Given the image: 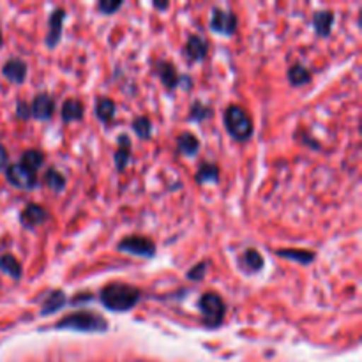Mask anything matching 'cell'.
Returning <instances> with one entry per match:
<instances>
[{
  "mask_svg": "<svg viewBox=\"0 0 362 362\" xmlns=\"http://www.w3.org/2000/svg\"><path fill=\"white\" fill-rule=\"evenodd\" d=\"M198 310H200L204 325L209 329H218L225 322L226 303L219 293L205 292L198 299Z\"/></svg>",
  "mask_w": 362,
  "mask_h": 362,
  "instance_id": "277c9868",
  "label": "cell"
},
{
  "mask_svg": "<svg viewBox=\"0 0 362 362\" xmlns=\"http://www.w3.org/2000/svg\"><path fill=\"white\" fill-rule=\"evenodd\" d=\"M152 6H154L156 9H159V11H166L170 7V4L168 2H154Z\"/></svg>",
  "mask_w": 362,
  "mask_h": 362,
  "instance_id": "1f68e13d",
  "label": "cell"
},
{
  "mask_svg": "<svg viewBox=\"0 0 362 362\" xmlns=\"http://www.w3.org/2000/svg\"><path fill=\"white\" fill-rule=\"evenodd\" d=\"M120 7H122L120 0H101V2H98V11H101L103 14H115Z\"/></svg>",
  "mask_w": 362,
  "mask_h": 362,
  "instance_id": "f546056e",
  "label": "cell"
},
{
  "mask_svg": "<svg viewBox=\"0 0 362 362\" xmlns=\"http://www.w3.org/2000/svg\"><path fill=\"white\" fill-rule=\"evenodd\" d=\"M66 293L62 292V290H52V292L48 293V296L42 299V304H41V317H48V315L55 313V311H60L64 306H66L67 299H66Z\"/></svg>",
  "mask_w": 362,
  "mask_h": 362,
  "instance_id": "e0dca14e",
  "label": "cell"
},
{
  "mask_svg": "<svg viewBox=\"0 0 362 362\" xmlns=\"http://www.w3.org/2000/svg\"><path fill=\"white\" fill-rule=\"evenodd\" d=\"M240 271H244L246 274H258V272L264 269V257L260 255V251L255 250V247H250V250L243 251V255L237 260Z\"/></svg>",
  "mask_w": 362,
  "mask_h": 362,
  "instance_id": "5bb4252c",
  "label": "cell"
},
{
  "mask_svg": "<svg viewBox=\"0 0 362 362\" xmlns=\"http://www.w3.org/2000/svg\"><path fill=\"white\" fill-rule=\"evenodd\" d=\"M131 127L140 140H148L152 136V122L148 117H136L131 122Z\"/></svg>",
  "mask_w": 362,
  "mask_h": 362,
  "instance_id": "83f0119b",
  "label": "cell"
},
{
  "mask_svg": "<svg viewBox=\"0 0 362 362\" xmlns=\"http://www.w3.org/2000/svg\"><path fill=\"white\" fill-rule=\"evenodd\" d=\"M2 45H4V37H2V32H0V48H2Z\"/></svg>",
  "mask_w": 362,
  "mask_h": 362,
  "instance_id": "d6a6232c",
  "label": "cell"
},
{
  "mask_svg": "<svg viewBox=\"0 0 362 362\" xmlns=\"http://www.w3.org/2000/svg\"><path fill=\"white\" fill-rule=\"evenodd\" d=\"M211 30L219 35H233L239 27V18L233 11L223 9V7H214L211 13V23H209Z\"/></svg>",
  "mask_w": 362,
  "mask_h": 362,
  "instance_id": "52a82bcc",
  "label": "cell"
},
{
  "mask_svg": "<svg viewBox=\"0 0 362 362\" xmlns=\"http://www.w3.org/2000/svg\"><path fill=\"white\" fill-rule=\"evenodd\" d=\"M276 255L281 258H286V260H292L296 264L300 265H310L313 264L317 255L313 251H306V250H279L276 251Z\"/></svg>",
  "mask_w": 362,
  "mask_h": 362,
  "instance_id": "cb8c5ba5",
  "label": "cell"
},
{
  "mask_svg": "<svg viewBox=\"0 0 362 362\" xmlns=\"http://www.w3.org/2000/svg\"><path fill=\"white\" fill-rule=\"evenodd\" d=\"M198 184H218L219 182V166L216 163H202L197 172Z\"/></svg>",
  "mask_w": 362,
  "mask_h": 362,
  "instance_id": "d4e9b609",
  "label": "cell"
},
{
  "mask_svg": "<svg viewBox=\"0 0 362 362\" xmlns=\"http://www.w3.org/2000/svg\"><path fill=\"white\" fill-rule=\"evenodd\" d=\"M20 165L23 166V168H27L28 172L35 173L37 170L42 168V165H45V154H42L41 151H37V148H28V151H25L23 154H21Z\"/></svg>",
  "mask_w": 362,
  "mask_h": 362,
  "instance_id": "7402d4cb",
  "label": "cell"
},
{
  "mask_svg": "<svg viewBox=\"0 0 362 362\" xmlns=\"http://www.w3.org/2000/svg\"><path fill=\"white\" fill-rule=\"evenodd\" d=\"M115 113H117V105L112 98H106V95H101L95 103V115L101 122L108 124L115 119Z\"/></svg>",
  "mask_w": 362,
  "mask_h": 362,
  "instance_id": "ffe728a7",
  "label": "cell"
},
{
  "mask_svg": "<svg viewBox=\"0 0 362 362\" xmlns=\"http://www.w3.org/2000/svg\"><path fill=\"white\" fill-rule=\"evenodd\" d=\"M6 177H7V180H9L11 186L18 187V189L32 191L37 187V175L32 172H28L27 168H23L20 163L7 166Z\"/></svg>",
  "mask_w": 362,
  "mask_h": 362,
  "instance_id": "ba28073f",
  "label": "cell"
},
{
  "mask_svg": "<svg viewBox=\"0 0 362 362\" xmlns=\"http://www.w3.org/2000/svg\"><path fill=\"white\" fill-rule=\"evenodd\" d=\"M108 322L103 315L94 313V311H73L60 318L53 329L57 331H74V332H106L108 331Z\"/></svg>",
  "mask_w": 362,
  "mask_h": 362,
  "instance_id": "7a4b0ae2",
  "label": "cell"
},
{
  "mask_svg": "<svg viewBox=\"0 0 362 362\" xmlns=\"http://www.w3.org/2000/svg\"><path fill=\"white\" fill-rule=\"evenodd\" d=\"M85 115V105L76 98H69L62 103V108H60V117L66 124L78 122V120L83 119Z\"/></svg>",
  "mask_w": 362,
  "mask_h": 362,
  "instance_id": "9a60e30c",
  "label": "cell"
},
{
  "mask_svg": "<svg viewBox=\"0 0 362 362\" xmlns=\"http://www.w3.org/2000/svg\"><path fill=\"white\" fill-rule=\"evenodd\" d=\"M286 78H288L290 85H293V87H303V85L311 83V80H313L311 71L303 64H293L288 73H286Z\"/></svg>",
  "mask_w": 362,
  "mask_h": 362,
  "instance_id": "44dd1931",
  "label": "cell"
},
{
  "mask_svg": "<svg viewBox=\"0 0 362 362\" xmlns=\"http://www.w3.org/2000/svg\"><path fill=\"white\" fill-rule=\"evenodd\" d=\"M66 16L67 13L64 9H60V7H57L55 11L49 13L48 32H46V37H45V42L48 48H55V46L60 42V39H62V25H64V20H66Z\"/></svg>",
  "mask_w": 362,
  "mask_h": 362,
  "instance_id": "30bf717a",
  "label": "cell"
},
{
  "mask_svg": "<svg viewBox=\"0 0 362 362\" xmlns=\"http://www.w3.org/2000/svg\"><path fill=\"white\" fill-rule=\"evenodd\" d=\"M119 147H117L115 156H113V161H115V166L119 172H124L129 165L131 159V140L127 134H120L119 136Z\"/></svg>",
  "mask_w": 362,
  "mask_h": 362,
  "instance_id": "ac0fdd59",
  "label": "cell"
},
{
  "mask_svg": "<svg viewBox=\"0 0 362 362\" xmlns=\"http://www.w3.org/2000/svg\"><path fill=\"white\" fill-rule=\"evenodd\" d=\"M30 117L37 120H52L53 113H55V99L49 94H37L34 101L30 103Z\"/></svg>",
  "mask_w": 362,
  "mask_h": 362,
  "instance_id": "8fae6325",
  "label": "cell"
},
{
  "mask_svg": "<svg viewBox=\"0 0 362 362\" xmlns=\"http://www.w3.org/2000/svg\"><path fill=\"white\" fill-rule=\"evenodd\" d=\"M223 120H225L226 131H228V134L233 138V140L246 141L253 136L255 133L253 119H251V115L243 108V106L230 105L228 108L225 110Z\"/></svg>",
  "mask_w": 362,
  "mask_h": 362,
  "instance_id": "3957f363",
  "label": "cell"
},
{
  "mask_svg": "<svg viewBox=\"0 0 362 362\" xmlns=\"http://www.w3.org/2000/svg\"><path fill=\"white\" fill-rule=\"evenodd\" d=\"M0 271H2L4 274L9 276V278L16 279V281L18 279H21V276H23V269H21L20 260L9 253L0 257Z\"/></svg>",
  "mask_w": 362,
  "mask_h": 362,
  "instance_id": "603a6c76",
  "label": "cell"
},
{
  "mask_svg": "<svg viewBox=\"0 0 362 362\" xmlns=\"http://www.w3.org/2000/svg\"><path fill=\"white\" fill-rule=\"evenodd\" d=\"M49 219L48 211L39 204H28L25 205L23 211L20 212V223L27 230H35L37 226L45 225Z\"/></svg>",
  "mask_w": 362,
  "mask_h": 362,
  "instance_id": "9c48e42d",
  "label": "cell"
},
{
  "mask_svg": "<svg viewBox=\"0 0 362 362\" xmlns=\"http://www.w3.org/2000/svg\"><path fill=\"white\" fill-rule=\"evenodd\" d=\"M209 52V45L202 35H189L186 42V48H184V55H186V60L189 64H197L205 60Z\"/></svg>",
  "mask_w": 362,
  "mask_h": 362,
  "instance_id": "7c38bea8",
  "label": "cell"
},
{
  "mask_svg": "<svg viewBox=\"0 0 362 362\" xmlns=\"http://www.w3.org/2000/svg\"><path fill=\"white\" fill-rule=\"evenodd\" d=\"M27 62L21 59H9L2 66V74L6 80H9L11 83L21 85L27 80Z\"/></svg>",
  "mask_w": 362,
  "mask_h": 362,
  "instance_id": "4fadbf2b",
  "label": "cell"
},
{
  "mask_svg": "<svg viewBox=\"0 0 362 362\" xmlns=\"http://www.w3.org/2000/svg\"><path fill=\"white\" fill-rule=\"evenodd\" d=\"M141 299V290L122 281H112L105 285L99 292V300L103 306L115 313H126L133 310Z\"/></svg>",
  "mask_w": 362,
  "mask_h": 362,
  "instance_id": "6da1fadb",
  "label": "cell"
},
{
  "mask_svg": "<svg viewBox=\"0 0 362 362\" xmlns=\"http://www.w3.org/2000/svg\"><path fill=\"white\" fill-rule=\"evenodd\" d=\"M336 21V16L332 11H317V13L313 14V28L315 32H317V35H320V37H329L332 32V25H334Z\"/></svg>",
  "mask_w": 362,
  "mask_h": 362,
  "instance_id": "2e32d148",
  "label": "cell"
},
{
  "mask_svg": "<svg viewBox=\"0 0 362 362\" xmlns=\"http://www.w3.org/2000/svg\"><path fill=\"white\" fill-rule=\"evenodd\" d=\"M214 117V110L212 106L205 105L202 101H194L189 108V115H187V120L189 122H204V120L212 119Z\"/></svg>",
  "mask_w": 362,
  "mask_h": 362,
  "instance_id": "484cf974",
  "label": "cell"
},
{
  "mask_svg": "<svg viewBox=\"0 0 362 362\" xmlns=\"http://www.w3.org/2000/svg\"><path fill=\"white\" fill-rule=\"evenodd\" d=\"M154 74L161 80V83L168 90H175V88L191 90L193 88V80L189 76H180V74H177L175 66L172 62H168V60H156Z\"/></svg>",
  "mask_w": 362,
  "mask_h": 362,
  "instance_id": "5b68a950",
  "label": "cell"
},
{
  "mask_svg": "<svg viewBox=\"0 0 362 362\" xmlns=\"http://www.w3.org/2000/svg\"><path fill=\"white\" fill-rule=\"evenodd\" d=\"M207 271H209V262H200V264L193 265L191 271H187L186 276L189 281H202V279L207 276Z\"/></svg>",
  "mask_w": 362,
  "mask_h": 362,
  "instance_id": "f1b7e54d",
  "label": "cell"
},
{
  "mask_svg": "<svg viewBox=\"0 0 362 362\" xmlns=\"http://www.w3.org/2000/svg\"><path fill=\"white\" fill-rule=\"evenodd\" d=\"M45 184L53 191V193H62L66 189V177L59 172L57 168L46 170L45 173Z\"/></svg>",
  "mask_w": 362,
  "mask_h": 362,
  "instance_id": "4316f807",
  "label": "cell"
},
{
  "mask_svg": "<svg viewBox=\"0 0 362 362\" xmlns=\"http://www.w3.org/2000/svg\"><path fill=\"white\" fill-rule=\"evenodd\" d=\"M16 117H18V119H23V120L30 119V106H28L27 103H23V101L18 103V105H16Z\"/></svg>",
  "mask_w": 362,
  "mask_h": 362,
  "instance_id": "4dcf8cb0",
  "label": "cell"
},
{
  "mask_svg": "<svg viewBox=\"0 0 362 362\" xmlns=\"http://www.w3.org/2000/svg\"><path fill=\"white\" fill-rule=\"evenodd\" d=\"M177 151L182 156H197L200 152V140L189 131H184L177 138Z\"/></svg>",
  "mask_w": 362,
  "mask_h": 362,
  "instance_id": "d6986e66",
  "label": "cell"
},
{
  "mask_svg": "<svg viewBox=\"0 0 362 362\" xmlns=\"http://www.w3.org/2000/svg\"><path fill=\"white\" fill-rule=\"evenodd\" d=\"M117 250L122 251V253L133 255V257H141V258H154L156 257V247L154 240L148 239L144 235H127L117 244Z\"/></svg>",
  "mask_w": 362,
  "mask_h": 362,
  "instance_id": "8992f818",
  "label": "cell"
}]
</instances>
